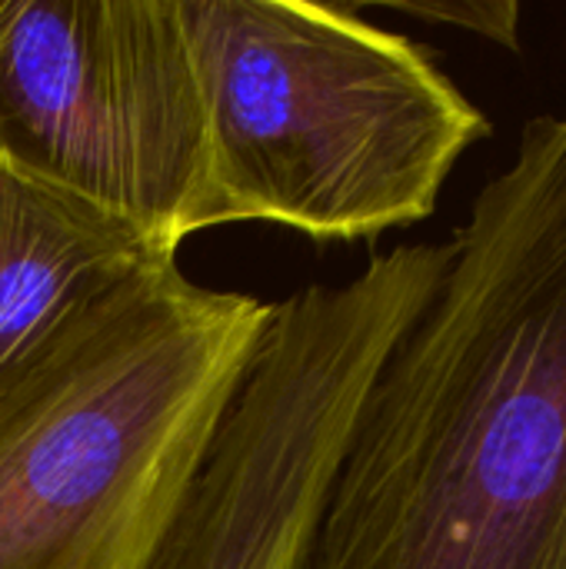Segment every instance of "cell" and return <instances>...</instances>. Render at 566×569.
<instances>
[{"label": "cell", "instance_id": "cell-1", "mask_svg": "<svg viewBox=\"0 0 566 569\" xmlns=\"http://www.w3.org/2000/svg\"><path fill=\"white\" fill-rule=\"evenodd\" d=\"M307 569H566V110L474 197L370 383Z\"/></svg>", "mask_w": 566, "mask_h": 569}, {"label": "cell", "instance_id": "cell-3", "mask_svg": "<svg viewBox=\"0 0 566 569\" xmlns=\"http://www.w3.org/2000/svg\"><path fill=\"white\" fill-rule=\"evenodd\" d=\"M207 120V230L370 240L437 210L490 120L357 3L180 0Z\"/></svg>", "mask_w": 566, "mask_h": 569}, {"label": "cell", "instance_id": "cell-6", "mask_svg": "<svg viewBox=\"0 0 566 569\" xmlns=\"http://www.w3.org/2000/svg\"><path fill=\"white\" fill-rule=\"evenodd\" d=\"M380 7L477 33L507 50H517L520 43V3L514 0H387Z\"/></svg>", "mask_w": 566, "mask_h": 569}, {"label": "cell", "instance_id": "cell-4", "mask_svg": "<svg viewBox=\"0 0 566 569\" xmlns=\"http://www.w3.org/2000/svg\"><path fill=\"white\" fill-rule=\"evenodd\" d=\"M0 160L163 253L203 233L207 120L180 0H0Z\"/></svg>", "mask_w": 566, "mask_h": 569}, {"label": "cell", "instance_id": "cell-5", "mask_svg": "<svg viewBox=\"0 0 566 569\" xmlns=\"http://www.w3.org/2000/svg\"><path fill=\"white\" fill-rule=\"evenodd\" d=\"M177 263L123 217L0 160V377L77 310Z\"/></svg>", "mask_w": 566, "mask_h": 569}, {"label": "cell", "instance_id": "cell-2", "mask_svg": "<svg viewBox=\"0 0 566 569\" xmlns=\"http://www.w3.org/2000/svg\"><path fill=\"white\" fill-rule=\"evenodd\" d=\"M274 303L157 267L0 377V569H137L244 383Z\"/></svg>", "mask_w": 566, "mask_h": 569}, {"label": "cell", "instance_id": "cell-7", "mask_svg": "<svg viewBox=\"0 0 566 569\" xmlns=\"http://www.w3.org/2000/svg\"><path fill=\"white\" fill-rule=\"evenodd\" d=\"M137 569H267L250 553L217 540H167Z\"/></svg>", "mask_w": 566, "mask_h": 569}]
</instances>
